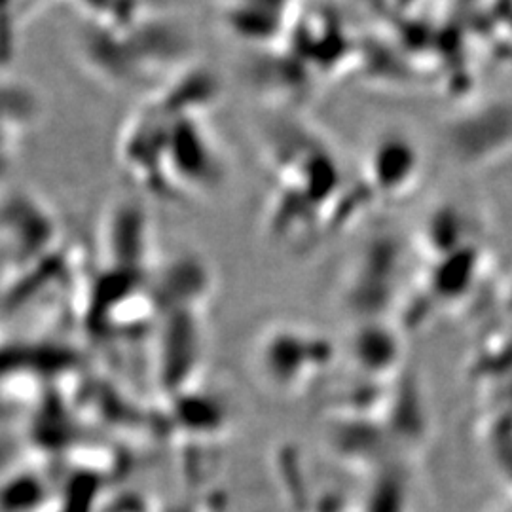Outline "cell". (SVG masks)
<instances>
[{
	"mask_svg": "<svg viewBox=\"0 0 512 512\" xmlns=\"http://www.w3.org/2000/svg\"><path fill=\"white\" fill-rule=\"evenodd\" d=\"M215 84L200 69H186L150 93L129 114L118 135L116 158L124 175L158 202H196L222 175L213 129Z\"/></svg>",
	"mask_w": 512,
	"mask_h": 512,
	"instance_id": "6da1fadb",
	"label": "cell"
}]
</instances>
